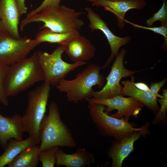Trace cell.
<instances>
[{
  "label": "cell",
  "mask_w": 167,
  "mask_h": 167,
  "mask_svg": "<svg viewBox=\"0 0 167 167\" xmlns=\"http://www.w3.org/2000/svg\"><path fill=\"white\" fill-rule=\"evenodd\" d=\"M43 70L37 52L9 66L4 81V88L7 97L24 91L35 83L44 81Z\"/></svg>",
  "instance_id": "cell-1"
},
{
  "label": "cell",
  "mask_w": 167,
  "mask_h": 167,
  "mask_svg": "<svg viewBox=\"0 0 167 167\" xmlns=\"http://www.w3.org/2000/svg\"><path fill=\"white\" fill-rule=\"evenodd\" d=\"M83 14L64 5L48 7L29 18L23 19L20 29L23 31L25 26L31 23L42 22L44 24L40 29L47 28L60 33L79 31L85 24L79 18Z\"/></svg>",
  "instance_id": "cell-2"
},
{
  "label": "cell",
  "mask_w": 167,
  "mask_h": 167,
  "mask_svg": "<svg viewBox=\"0 0 167 167\" xmlns=\"http://www.w3.org/2000/svg\"><path fill=\"white\" fill-rule=\"evenodd\" d=\"M40 139V151L56 146H77L71 131L61 120L58 106L54 101L50 103L48 114H45L41 122Z\"/></svg>",
  "instance_id": "cell-3"
},
{
  "label": "cell",
  "mask_w": 167,
  "mask_h": 167,
  "mask_svg": "<svg viewBox=\"0 0 167 167\" xmlns=\"http://www.w3.org/2000/svg\"><path fill=\"white\" fill-rule=\"evenodd\" d=\"M101 69L100 66L91 63L74 79L61 80L56 84V88L60 92L66 93L69 102L77 103L92 98L94 91L93 87L97 85L101 88L105 85V78L100 74Z\"/></svg>",
  "instance_id": "cell-4"
},
{
  "label": "cell",
  "mask_w": 167,
  "mask_h": 167,
  "mask_svg": "<svg viewBox=\"0 0 167 167\" xmlns=\"http://www.w3.org/2000/svg\"><path fill=\"white\" fill-rule=\"evenodd\" d=\"M50 85L45 82L28 93V104L22 116L24 132L34 138L37 145L40 143V127L45 114L50 90Z\"/></svg>",
  "instance_id": "cell-5"
},
{
  "label": "cell",
  "mask_w": 167,
  "mask_h": 167,
  "mask_svg": "<svg viewBox=\"0 0 167 167\" xmlns=\"http://www.w3.org/2000/svg\"><path fill=\"white\" fill-rule=\"evenodd\" d=\"M88 107L92 120L100 133L104 136L117 140L135 131L149 133L147 124L140 128L134 127L129 122L109 116L105 112V106L103 105L89 104Z\"/></svg>",
  "instance_id": "cell-6"
},
{
  "label": "cell",
  "mask_w": 167,
  "mask_h": 167,
  "mask_svg": "<svg viewBox=\"0 0 167 167\" xmlns=\"http://www.w3.org/2000/svg\"><path fill=\"white\" fill-rule=\"evenodd\" d=\"M64 52L62 45H59L51 53L37 52L39 61L45 76L44 82L50 85L57 84L71 71L86 64V62L69 63L62 59Z\"/></svg>",
  "instance_id": "cell-7"
},
{
  "label": "cell",
  "mask_w": 167,
  "mask_h": 167,
  "mask_svg": "<svg viewBox=\"0 0 167 167\" xmlns=\"http://www.w3.org/2000/svg\"><path fill=\"white\" fill-rule=\"evenodd\" d=\"M39 44L27 37L16 38L2 27L0 29V63L11 65L27 58Z\"/></svg>",
  "instance_id": "cell-8"
},
{
  "label": "cell",
  "mask_w": 167,
  "mask_h": 167,
  "mask_svg": "<svg viewBox=\"0 0 167 167\" xmlns=\"http://www.w3.org/2000/svg\"><path fill=\"white\" fill-rule=\"evenodd\" d=\"M126 53L125 49H122L118 53L111 67L110 71L106 78V83L101 90L93 92L92 98L105 99L120 95L122 87L120 84L122 79L133 76L139 72L130 70L125 67L123 60Z\"/></svg>",
  "instance_id": "cell-9"
},
{
  "label": "cell",
  "mask_w": 167,
  "mask_h": 167,
  "mask_svg": "<svg viewBox=\"0 0 167 167\" xmlns=\"http://www.w3.org/2000/svg\"><path fill=\"white\" fill-rule=\"evenodd\" d=\"M86 100L89 104H99L106 106L105 112L108 114L113 110H117L116 113L110 116L117 118H122L128 122L131 117H137L145 106L134 98L126 97L121 95L105 99L92 98Z\"/></svg>",
  "instance_id": "cell-10"
},
{
  "label": "cell",
  "mask_w": 167,
  "mask_h": 167,
  "mask_svg": "<svg viewBox=\"0 0 167 167\" xmlns=\"http://www.w3.org/2000/svg\"><path fill=\"white\" fill-rule=\"evenodd\" d=\"M85 10L87 12L86 16L89 21V27L92 31L99 30L102 32L109 45L111 51L110 55L101 68L105 69L117 55L120 47L130 41L131 37L129 36L121 37L115 35L108 28L106 23L91 8L86 7Z\"/></svg>",
  "instance_id": "cell-11"
},
{
  "label": "cell",
  "mask_w": 167,
  "mask_h": 167,
  "mask_svg": "<svg viewBox=\"0 0 167 167\" xmlns=\"http://www.w3.org/2000/svg\"><path fill=\"white\" fill-rule=\"evenodd\" d=\"M92 3L93 6H102L114 15L121 29L125 26V16L128 11L133 9L141 10L146 5L145 0H93Z\"/></svg>",
  "instance_id": "cell-12"
},
{
  "label": "cell",
  "mask_w": 167,
  "mask_h": 167,
  "mask_svg": "<svg viewBox=\"0 0 167 167\" xmlns=\"http://www.w3.org/2000/svg\"><path fill=\"white\" fill-rule=\"evenodd\" d=\"M62 45L73 63L86 62L95 55L94 45L88 39L80 34Z\"/></svg>",
  "instance_id": "cell-13"
},
{
  "label": "cell",
  "mask_w": 167,
  "mask_h": 167,
  "mask_svg": "<svg viewBox=\"0 0 167 167\" xmlns=\"http://www.w3.org/2000/svg\"><path fill=\"white\" fill-rule=\"evenodd\" d=\"M147 134L135 131L113 142L108 152V156L112 159V167H121L124 159L134 149L135 141L141 136Z\"/></svg>",
  "instance_id": "cell-14"
},
{
  "label": "cell",
  "mask_w": 167,
  "mask_h": 167,
  "mask_svg": "<svg viewBox=\"0 0 167 167\" xmlns=\"http://www.w3.org/2000/svg\"><path fill=\"white\" fill-rule=\"evenodd\" d=\"M24 132L22 116L15 113L9 117L0 114V144L6 148L7 141L11 139L22 140Z\"/></svg>",
  "instance_id": "cell-15"
},
{
  "label": "cell",
  "mask_w": 167,
  "mask_h": 167,
  "mask_svg": "<svg viewBox=\"0 0 167 167\" xmlns=\"http://www.w3.org/2000/svg\"><path fill=\"white\" fill-rule=\"evenodd\" d=\"M20 16L15 0H0V19L2 25L16 38L21 37L18 30Z\"/></svg>",
  "instance_id": "cell-16"
},
{
  "label": "cell",
  "mask_w": 167,
  "mask_h": 167,
  "mask_svg": "<svg viewBox=\"0 0 167 167\" xmlns=\"http://www.w3.org/2000/svg\"><path fill=\"white\" fill-rule=\"evenodd\" d=\"M95 160L93 155L84 148H79L72 154L59 149L56 154L55 164L67 167H90L94 164Z\"/></svg>",
  "instance_id": "cell-17"
},
{
  "label": "cell",
  "mask_w": 167,
  "mask_h": 167,
  "mask_svg": "<svg viewBox=\"0 0 167 167\" xmlns=\"http://www.w3.org/2000/svg\"><path fill=\"white\" fill-rule=\"evenodd\" d=\"M122 84L123 87L120 95L134 98L146 106L154 113H157L159 109L157 97L151 91L139 90L129 80L123 81Z\"/></svg>",
  "instance_id": "cell-18"
},
{
  "label": "cell",
  "mask_w": 167,
  "mask_h": 167,
  "mask_svg": "<svg viewBox=\"0 0 167 167\" xmlns=\"http://www.w3.org/2000/svg\"><path fill=\"white\" fill-rule=\"evenodd\" d=\"M10 141L5 151L0 156V167L9 163L27 148L37 145L35 139L30 136L24 140L12 139Z\"/></svg>",
  "instance_id": "cell-19"
},
{
  "label": "cell",
  "mask_w": 167,
  "mask_h": 167,
  "mask_svg": "<svg viewBox=\"0 0 167 167\" xmlns=\"http://www.w3.org/2000/svg\"><path fill=\"white\" fill-rule=\"evenodd\" d=\"M40 146L29 147L17 156L7 164L8 167H36L39 161Z\"/></svg>",
  "instance_id": "cell-20"
},
{
  "label": "cell",
  "mask_w": 167,
  "mask_h": 167,
  "mask_svg": "<svg viewBox=\"0 0 167 167\" xmlns=\"http://www.w3.org/2000/svg\"><path fill=\"white\" fill-rule=\"evenodd\" d=\"M79 34V31L60 33L45 28L36 34L35 39L39 44L43 42H47L51 44L56 43L62 45Z\"/></svg>",
  "instance_id": "cell-21"
},
{
  "label": "cell",
  "mask_w": 167,
  "mask_h": 167,
  "mask_svg": "<svg viewBox=\"0 0 167 167\" xmlns=\"http://www.w3.org/2000/svg\"><path fill=\"white\" fill-rule=\"evenodd\" d=\"M59 149V147L56 146L44 151L40 152L39 159L41 162L42 167L54 166L56 163V154Z\"/></svg>",
  "instance_id": "cell-22"
},
{
  "label": "cell",
  "mask_w": 167,
  "mask_h": 167,
  "mask_svg": "<svg viewBox=\"0 0 167 167\" xmlns=\"http://www.w3.org/2000/svg\"><path fill=\"white\" fill-rule=\"evenodd\" d=\"M158 21L161 22V25H167V3L166 0H163L161 7L151 17L146 21V24L148 27H150L155 22Z\"/></svg>",
  "instance_id": "cell-23"
},
{
  "label": "cell",
  "mask_w": 167,
  "mask_h": 167,
  "mask_svg": "<svg viewBox=\"0 0 167 167\" xmlns=\"http://www.w3.org/2000/svg\"><path fill=\"white\" fill-rule=\"evenodd\" d=\"M162 97L157 100L161 107L156 116L152 122L153 124H157L165 120L167 110V89L162 90Z\"/></svg>",
  "instance_id": "cell-24"
},
{
  "label": "cell",
  "mask_w": 167,
  "mask_h": 167,
  "mask_svg": "<svg viewBox=\"0 0 167 167\" xmlns=\"http://www.w3.org/2000/svg\"><path fill=\"white\" fill-rule=\"evenodd\" d=\"M126 22L131 24L134 28L151 30L153 32L162 35L165 39L163 48L166 49L167 47V25H161L158 27H145L134 24L125 19Z\"/></svg>",
  "instance_id": "cell-25"
},
{
  "label": "cell",
  "mask_w": 167,
  "mask_h": 167,
  "mask_svg": "<svg viewBox=\"0 0 167 167\" xmlns=\"http://www.w3.org/2000/svg\"><path fill=\"white\" fill-rule=\"evenodd\" d=\"M9 67V65L0 63V101L6 106L8 105L9 101L4 91L3 84Z\"/></svg>",
  "instance_id": "cell-26"
},
{
  "label": "cell",
  "mask_w": 167,
  "mask_h": 167,
  "mask_svg": "<svg viewBox=\"0 0 167 167\" xmlns=\"http://www.w3.org/2000/svg\"><path fill=\"white\" fill-rule=\"evenodd\" d=\"M62 0H44L38 7L29 12L25 18H29L41 11L45 9L50 7L59 6Z\"/></svg>",
  "instance_id": "cell-27"
},
{
  "label": "cell",
  "mask_w": 167,
  "mask_h": 167,
  "mask_svg": "<svg viewBox=\"0 0 167 167\" xmlns=\"http://www.w3.org/2000/svg\"><path fill=\"white\" fill-rule=\"evenodd\" d=\"M167 80V78H165L160 82L151 84L150 87V90L157 97L160 98L162 97V95L159 94L158 92L162 87L164 85Z\"/></svg>",
  "instance_id": "cell-28"
},
{
  "label": "cell",
  "mask_w": 167,
  "mask_h": 167,
  "mask_svg": "<svg viewBox=\"0 0 167 167\" xmlns=\"http://www.w3.org/2000/svg\"><path fill=\"white\" fill-rule=\"evenodd\" d=\"M131 79V83L138 89L146 91H151L150 88L146 84L142 82L135 83L134 78L132 77Z\"/></svg>",
  "instance_id": "cell-29"
},
{
  "label": "cell",
  "mask_w": 167,
  "mask_h": 167,
  "mask_svg": "<svg viewBox=\"0 0 167 167\" xmlns=\"http://www.w3.org/2000/svg\"><path fill=\"white\" fill-rule=\"evenodd\" d=\"M17 5L21 16L27 13V7L25 4V0H15Z\"/></svg>",
  "instance_id": "cell-30"
},
{
  "label": "cell",
  "mask_w": 167,
  "mask_h": 167,
  "mask_svg": "<svg viewBox=\"0 0 167 167\" xmlns=\"http://www.w3.org/2000/svg\"><path fill=\"white\" fill-rule=\"evenodd\" d=\"M2 27V24H1V21L0 20V29Z\"/></svg>",
  "instance_id": "cell-31"
},
{
  "label": "cell",
  "mask_w": 167,
  "mask_h": 167,
  "mask_svg": "<svg viewBox=\"0 0 167 167\" xmlns=\"http://www.w3.org/2000/svg\"><path fill=\"white\" fill-rule=\"evenodd\" d=\"M88 2H92L93 0H86Z\"/></svg>",
  "instance_id": "cell-32"
},
{
  "label": "cell",
  "mask_w": 167,
  "mask_h": 167,
  "mask_svg": "<svg viewBox=\"0 0 167 167\" xmlns=\"http://www.w3.org/2000/svg\"></svg>",
  "instance_id": "cell-33"
}]
</instances>
